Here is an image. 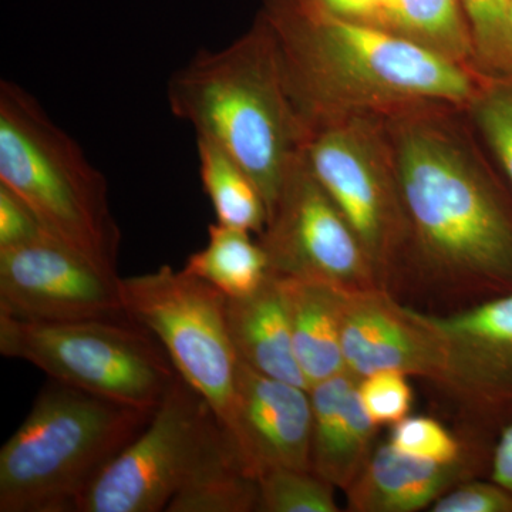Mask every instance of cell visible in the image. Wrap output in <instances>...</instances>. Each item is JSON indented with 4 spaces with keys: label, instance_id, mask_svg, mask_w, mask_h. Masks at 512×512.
I'll list each match as a JSON object with an SVG mask.
<instances>
[{
    "label": "cell",
    "instance_id": "1",
    "mask_svg": "<svg viewBox=\"0 0 512 512\" xmlns=\"http://www.w3.org/2000/svg\"><path fill=\"white\" fill-rule=\"evenodd\" d=\"M407 221L406 264L485 299L512 293V197L466 111L421 107L384 119Z\"/></svg>",
    "mask_w": 512,
    "mask_h": 512
},
{
    "label": "cell",
    "instance_id": "2",
    "mask_svg": "<svg viewBox=\"0 0 512 512\" xmlns=\"http://www.w3.org/2000/svg\"><path fill=\"white\" fill-rule=\"evenodd\" d=\"M289 96L306 128L421 107L466 110L481 80L402 35L335 18L299 0H264Z\"/></svg>",
    "mask_w": 512,
    "mask_h": 512
},
{
    "label": "cell",
    "instance_id": "3",
    "mask_svg": "<svg viewBox=\"0 0 512 512\" xmlns=\"http://www.w3.org/2000/svg\"><path fill=\"white\" fill-rule=\"evenodd\" d=\"M167 101L197 137L242 165L261 191L269 218L303 156L308 128L289 96L274 35L261 13L231 45L200 50L174 72Z\"/></svg>",
    "mask_w": 512,
    "mask_h": 512
},
{
    "label": "cell",
    "instance_id": "4",
    "mask_svg": "<svg viewBox=\"0 0 512 512\" xmlns=\"http://www.w3.org/2000/svg\"><path fill=\"white\" fill-rule=\"evenodd\" d=\"M154 413L53 380L0 450V512H79Z\"/></svg>",
    "mask_w": 512,
    "mask_h": 512
},
{
    "label": "cell",
    "instance_id": "5",
    "mask_svg": "<svg viewBox=\"0 0 512 512\" xmlns=\"http://www.w3.org/2000/svg\"><path fill=\"white\" fill-rule=\"evenodd\" d=\"M0 184L29 205L49 237L117 274L121 234L106 178L32 94L5 80Z\"/></svg>",
    "mask_w": 512,
    "mask_h": 512
},
{
    "label": "cell",
    "instance_id": "6",
    "mask_svg": "<svg viewBox=\"0 0 512 512\" xmlns=\"http://www.w3.org/2000/svg\"><path fill=\"white\" fill-rule=\"evenodd\" d=\"M0 353L55 382L148 412L178 379L156 336L130 318L52 323L0 313Z\"/></svg>",
    "mask_w": 512,
    "mask_h": 512
},
{
    "label": "cell",
    "instance_id": "7",
    "mask_svg": "<svg viewBox=\"0 0 512 512\" xmlns=\"http://www.w3.org/2000/svg\"><path fill=\"white\" fill-rule=\"evenodd\" d=\"M303 154L387 288L406 264L409 221L384 119L350 116L316 124Z\"/></svg>",
    "mask_w": 512,
    "mask_h": 512
},
{
    "label": "cell",
    "instance_id": "8",
    "mask_svg": "<svg viewBox=\"0 0 512 512\" xmlns=\"http://www.w3.org/2000/svg\"><path fill=\"white\" fill-rule=\"evenodd\" d=\"M120 289L128 318L156 336L178 376L210 404L229 433L241 360L229 336L227 296L170 265L121 278Z\"/></svg>",
    "mask_w": 512,
    "mask_h": 512
},
{
    "label": "cell",
    "instance_id": "9",
    "mask_svg": "<svg viewBox=\"0 0 512 512\" xmlns=\"http://www.w3.org/2000/svg\"><path fill=\"white\" fill-rule=\"evenodd\" d=\"M221 424L178 376L146 429L84 495L79 512H160L178 493Z\"/></svg>",
    "mask_w": 512,
    "mask_h": 512
},
{
    "label": "cell",
    "instance_id": "10",
    "mask_svg": "<svg viewBox=\"0 0 512 512\" xmlns=\"http://www.w3.org/2000/svg\"><path fill=\"white\" fill-rule=\"evenodd\" d=\"M259 245L276 276L346 289L384 286L338 205L313 175L305 154L293 165Z\"/></svg>",
    "mask_w": 512,
    "mask_h": 512
},
{
    "label": "cell",
    "instance_id": "11",
    "mask_svg": "<svg viewBox=\"0 0 512 512\" xmlns=\"http://www.w3.org/2000/svg\"><path fill=\"white\" fill-rule=\"evenodd\" d=\"M439 356L434 384L466 413L470 426L497 433L512 423V293L434 315L410 308Z\"/></svg>",
    "mask_w": 512,
    "mask_h": 512
},
{
    "label": "cell",
    "instance_id": "12",
    "mask_svg": "<svg viewBox=\"0 0 512 512\" xmlns=\"http://www.w3.org/2000/svg\"><path fill=\"white\" fill-rule=\"evenodd\" d=\"M121 278L55 238L0 248V313L32 322L128 318Z\"/></svg>",
    "mask_w": 512,
    "mask_h": 512
},
{
    "label": "cell",
    "instance_id": "13",
    "mask_svg": "<svg viewBox=\"0 0 512 512\" xmlns=\"http://www.w3.org/2000/svg\"><path fill=\"white\" fill-rule=\"evenodd\" d=\"M228 434L256 478L271 468L312 471L309 390L239 363Z\"/></svg>",
    "mask_w": 512,
    "mask_h": 512
},
{
    "label": "cell",
    "instance_id": "14",
    "mask_svg": "<svg viewBox=\"0 0 512 512\" xmlns=\"http://www.w3.org/2000/svg\"><path fill=\"white\" fill-rule=\"evenodd\" d=\"M340 345L346 372L357 380L396 370L433 383L439 372L430 333L409 306L397 302L382 286L342 289Z\"/></svg>",
    "mask_w": 512,
    "mask_h": 512
},
{
    "label": "cell",
    "instance_id": "15",
    "mask_svg": "<svg viewBox=\"0 0 512 512\" xmlns=\"http://www.w3.org/2000/svg\"><path fill=\"white\" fill-rule=\"evenodd\" d=\"M497 433L481 430L450 463L421 460L392 444H377L362 473L346 488L350 512H417L457 485L490 473Z\"/></svg>",
    "mask_w": 512,
    "mask_h": 512
},
{
    "label": "cell",
    "instance_id": "16",
    "mask_svg": "<svg viewBox=\"0 0 512 512\" xmlns=\"http://www.w3.org/2000/svg\"><path fill=\"white\" fill-rule=\"evenodd\" d=\"M357 382L343 372L309 389L312 471L343 491L372 457L379 433L360 403Z\"/></svg>",
    "mask_w": 512,
    "mask_h": 512
},
{
    "label": "cell",
    "instance_id": "17",
    "mask_svg": "<svg viewBox=\"0 0 512 512\" xmlns=\"http://www.w3.org/2000/svg\"><path fill=\"white\" fill-rule=\"evenodd\" d=\"M232 345L242 363L262 375L309 390L295 349L284 293L275 275L249 295L227 298Z\"/></svg>",
    "mask_w": 512,
    "mask_h": 512
},
{
    "label": "cell",
    "instance_id": "18",
    "mask_svg": "<svg viewBox=\"0 0 512 512\" xmlns=\"http://www.w3.org/2000/svg\"><path fill=\"white\" fill-rule=\"evenodd\" d=\"M276 279L284 293L296 360L309 389L346 372L340 345L342 289L311 279Z\"/></svg>",
    "mask_w": 512,
    "mask_h": 512
},
{
    "label": "cell",
    "instance_id": "19",
    "mask_svg": "<svg viewBox=\"0 0 512 512\" xmlns=\"http://www.w3.org/2000/svg\"><path fill=\"white\" fill-rule=\"evenodd\" d=\"M165 511L259 512L258 478L224 427L215 431Z\"/></svg>",
    "mask_w": 512,
    "mask_h": 512
},
{
    "label": "cell",
    "instance_id": "20",
    "mask_svg": "<svg viewBox=\"0 0 512 512\" xmlns=\"http://www.w3.org/2000/svg\"><path fill=\"white\" fill-rule=\"evenodd\" d=\"M184 271L202 279L227 298L249 295L269 274L268 258L258 241L244 229L212 224L208 242L185 262Z\"/></svg>",
    "mask_w": 512,
    "mask_h": 512
},
{
    "label": "cell",
    "instance_id": "21",
    "mask_svg": "<svg viewBox=\"0 0 512 512\" xmlns=\"http://www.w3.org/2000/svg\"><path fill=\"white\" fill-rule=\"evenodd\" d=\"M202 187L210 197L220 224L261 234L268 210L261 191L242 165L220 146L197 137Z\"/></svg>",
    "mask_w": 512,
    "mask_h": 512
},
{
    "label": "cell",
    "instance_id": "22",
    "mask_svg": "<svg viewBox=\"0 0 512 512\" xmlns=\"http://www.w3.org/2000/svg\"><path fill=\"white\" fill-rule=\"evenodd\" d=\"M392 32L476 74L460 0H396Z\"/></svg>",
    "mask_w": 512,
    "mask_h": 512
},
{
    "label": "cell",
    "instance_id": "23",
    "mask_svg": "<svg viewBox=\"0 0 512 512\" xmlns=\"http://www.w3.org/2000/svg\"><path fill=\"white\" fill-rule=\"evenodd\" d=\"M474 73L481 82H512V0H460Z\"/></svg>",
    "mask_w": 512,
    "mask_h": 512
},
{
    "label": "cell",
    "instance_id": "24",
    "mask_svg": "<svg viewBox=\"0 0 512 512\" xmlns=\"http://www.w3.org/2000/svg\"><path fill=\"white\" fill-rule=\"evenodd\" d=\"M259 512H339L333 485L313 471L271 468L258 477Z\"/></svg>",
    "mask_w": 512,
    "mask_h": 512
},
{
    "label": "cell",
    "instance_id": "25",
    "mask_svg": "<svg viewBox=\"0 0 512 512\" xmlns=\"http://www.w3.org/2000/svg\"><path fill=\"white\" fill-rule=\"evenodd\" d=\"M464 111L512 185V82H481Z\"/></svg>",
    "mask_w": 512,
    "mask_h": 512
},
{
    "label": "cell",
    "instance_id": "26",
    "mask_svg": "<svg viewBox=\"0 0 512 512\" xmlns=\"http://www.w3.org/2000/svg\"><path fill=\"white\" fill-rule=\"evenodd\" d=\"M481 430L485 429L471 426L464 444L463 440L454 436L436 419L426 416H407L406 419L392 426L389 443L407 456L437 461V463H450L463 456L464 451Z\"/></svg>",
    "mask_w": 512,
    "mask_h": 512
},
{
    "label": "cell",
    "instance_id": "27",
    "mask_svg": "<svg viewBox=\"0 0 512 512\" xmlns=\"http://www.w3.org/2000/svg\"><path fill=\"white\" fill-rule=\"evenodd\" d=\"M407 377L396 370H383L357 382L360 403L377 426H394L409 416L413 390Z\"/></svg>",
    "mask_w": 512,
    "mask_h": 512
},
{
    "label": "cell",
    "instance_id": "28",
    "mask_svg": "<svg viewBox=\"0 0 512 512\" xmlns=\"http://www.w3.org/2000/svg\"><path fill=\"white\" fill-rule=\"evenodd\" d=\"M430 512H512V493L493 480L473 478L440 497Z\"/></svg>",
    "mask_w": 512,
    "mask_h": 512
},
{
    "label": "cell",
    "instance_id": "29",
    "mask_svg": "<svg viewBox=\"0 0 512 512\" xmlns=\"http://www.w3.org/2000/svg\"><path fill=\"white\" fill-rule=\"evenodd\" d=\"M45 235V229L29 205L0 184V248L28 244Z\"/></svg>",
    "mask_w": 512,
    "mask_h": 512
},
{
    "label": "cell",
    "instance_id": "30",
    "mask_svg": "<svg viewBox=\"0 0 512 512\" xmlns=\"http://www.w3.org/2000/svg\"><path fill=\"white\" fill-rule=\"evenodd\" d=\"M299 2L335 18L386 29L377 0H299Z\"/></svg>",
    "mask_w": 512,
    "mask_h": 512
},
{
    "label": "cell",
    "instance_id": "31",
    "mask_svg": "<svg viewBox=\"0 0 512 512\" xmlns=\"http://www.w3.org/2000/svg\"><path fill=\"white\" fill-rule=\"evenodd\" d=\"M490 478L512 493V423L498 431Z\"/></svg>",
    "mask_w": 512,
    "mask_h": 512
},
{
    "label": "cell",
    "instance_id": "32",
    "mask_svg": "<svg viewBox=\"0 0 512 512\" xmlns=\"http://www.w3.org/2000/svg\"><path fill=\"white\" fill-rule=\"evenodd\" d=\"M377 3H379V8L382 10L384 26H386L387 30H392V20L394 8H396V0H377Z\"/></svg>",
    "mask_w": 512,
    "mask_h": 512
}]
</instances>
